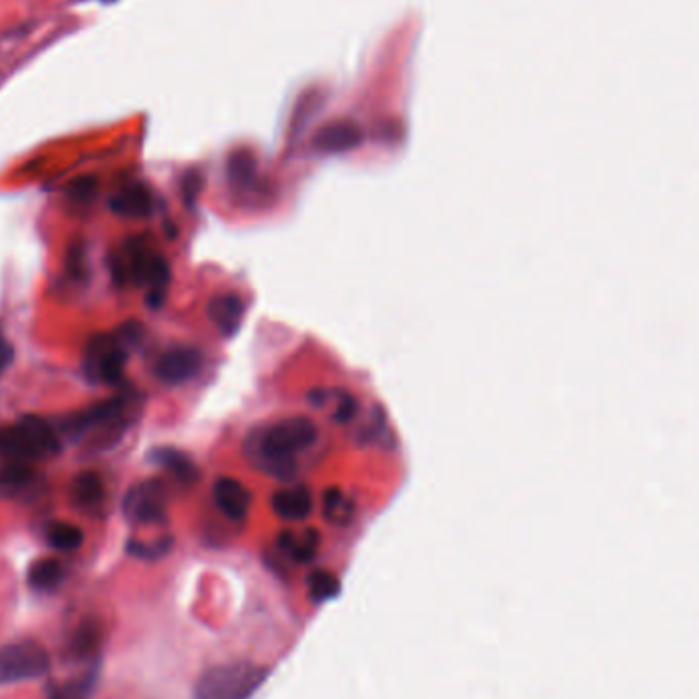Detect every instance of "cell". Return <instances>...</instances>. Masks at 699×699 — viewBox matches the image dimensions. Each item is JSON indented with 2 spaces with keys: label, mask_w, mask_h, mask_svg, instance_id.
<instances>
[{
  "label": "cell",
  "mask_w": 699,
  "mask_h": 699,
  "mask_svg": "<svg viewBox=\"0 0 699 699\" xmlns=\"http://www.w3.org/2000/svg\"><path fill=\"white\" fill-rule=\"evenodd\" d=\"M129 403L131 401H127V397L119 395V397L101 401L97 405H90L88 409H82L72 417H68L62 424V430L72 440H78L86 434H95V430H105L109 440L115 442L127 426L125 417H127Z\"/></svg>",
  "instance_id": "6"
},
{
  "label": "cell",
  "mask_w": 699,
  "mask_h": 699,
  "mask_svg": "<svg viewBox=\"0 0 699 699\" xmlns=\"http://www.w3.org/2000/svg\"><path fill=\"white\" fill-rule=\"evenodd\" d=\"M172 548V538H160L152 544H146V542H137V540H131L127 544V550L137 556V558H148V561H154V558H160L164 556L168 550Z\"/></svg>",
  "instance_id": "26"
},
{
  "label": "cell",
  "mask_w": 699,
  "mask_h": 699,
  "mask_svg": "<svg viewBox=\"0 0 699 699\" xmlns=\"http://www.w3.org/2000/svg\"><path fill=\"white\" fill-rule=\"evenodd\" d=\"M68 270L72 276L82 278L86 272V264H84V250L82 248H74L68 254Z\"/></svg>",
  "instance_id": "30"
},
{
  "label": "cell",
  "mask_w": 699,
  "mask_h": 699,
  "mask_svg": "<svg viewBox=\"0 0 699 699\" xmlns=\"http://www.w3.org/2000/svg\"><path fill=\"white\" fill-rule=\"evenodd\" d=\"M101 644H103V628L99 620L88 618L80 622L78 628L74 630L68 644V652L72 659H78V661H97L101 655Z\"/></svg>",
  "instance_id": "15"
},
{
  "label": "cell",
  "mask_w": 699,
  "mask_h": 699,
  "mask_svg": "<svg viewBox=\"0 0 699 699\" xmlns=\"http://www.w3.org/2000/svg\"><path fill=\"white\" fill-rule=\"evenodd\" d=\"M201 364L203 356L197 348L174 346L158 358L154 372L164 385H182L197 375Z\"/></svg>",
  "instance_id": "9"
},
{
  "label": "cell",
  "mask_w": 699,
  "mask_h": 699,
  "mask_svg": "<svg viewBox=\"0 0 699 699\" xmlns=\"http://www.w3.org/2000/svg\"><path fill=\"white\" fill-rule=\"evenodd\" d=\"M127 346L117 334H101L90 340L84 354V372L92 383L117 385L125 375Z\"/></svg>",
  "instance_id": "7"
},
{
  "label": "cell",
  "mask_w": 699,
  "mask_h": 699,
  "mask_svg": "<svg viewBox=\"0 0 699 699\" xmlns=\"http://www.w3.org/2000/svg\"><path fill=\"white\" fill-rule=\"evenodd\" d=\"M109 207L113 213L131 219L150 217L154 211V197L144 184H131L111 197Z\"/></svg>",
  "instance_id": "14"
},
{
  "label": "cell",
  "mask_w": 699,
  "mask_h": 699,
  "mask_svg": "<svg viewBox=\"0 0 699 699\" xmlns=\"http://www.w3.org/2000/svg\"><path fill=\"white\" fill-rule=\"evenodd\" d=\"M213 501L225 518L233 522H242L250 514L252 493L238 479L221 477L213 485Z\"/></svg>",
  "instance_id": "10"
},
{
  "label": "cell",
  "mask_w": 699,
  "mask_h": 699,
  "mask_svg": "<svg viewBox=\"0 0 699 699\" xmlns=\"http://www.w3.org/2000/svg\"><path fill=\"white\" fill-rule=\"evenodd\" d=\"M227 176L231 186L244 191L256 182L258 176V162L250 150H238L229 156L227 162Z\"/></svg>",
  "instance_id": "20"
},
{
  "label": "cell",
  "mask_w": 699,
  "mask_h": 699,
  "mask_svg": "<svg viewBox=\"0 0 699 699\" xmlns=\"http://www.w3.org/2000/svg\"><path fill=\"white\" fill-rule=\"evenodd\" d=\"M358 411V403L354 397L346 395V393H338V399H336V407L332 411V417L336 419L338 424H346L350 422V419L356 415Z\"/></svg>",
  "instance_id": "28"
},
{
  "label": "cell",
  "mask_w": 699,
  "mask_h": 699,
  "mask_svg": "<svg viewBox=\"0 0 699 699\" xmlns=\"http://www.w3.org/2000/svg\"><path fill=\"white\" fill-rule=\"evenodd\" d=\"M35 479V471L27 462H7V466L0 471V487L7 489L9 493L19 491L21 487L31 485Z\"/></svg>",
  "instance_id": "25"
},
{
  "label": "cell",
  "mask_w": 699,
  "mask_h": 699,
  "mask_svg": "<svg viewBox=\"0 0 699 699\" xmlns=\"http://www.w3.org/2000/svg\"><path fill=\"white\" fill-rule=\"evenodd\" d=\"M72 497L80 507H99L105 499V483L95 471H84L72 483Z\"/></svg>",
  "instance_id": "21"
},
{
  "label": "cell",
  "mask_w": 699,
  "mask_h": 699,
  "mask_svg": "<svg viewBox=\"0 0 699 699\" xmlns=\"http://www.w3.org/2000/svg\"><path fill=\"white\" fill-rule=\"evenodd\" d=\"M362 142V131L354 121L340 119L317 129L313 137L315 150L323 154H344L358 148Z\"/></svg>",
  "instance_id": "11"
},
{
  "label": "cell",
  "mask_w": 699,
  "mask_h": 699,
  "mask_svg": "<svg viewBox=\"0 0 699 699\" xmlns=\"http://www.w3.org/2000/svg\"><path fill=\"white\" fill-rule=\"evenodd\" d=\"M268 677V669L238 661L205 671L195 685V699H252Z\"/></svg>",
  "instance_id": "4"
},
{
  "label": "cell",
  "mask_w": 699,
  "mask_h": 699,
  "mask_svg": "<svg viewBox=\"0 0 699 699\" xmlns=\"http://www.w3.org/2000/svg\"><path fill=\"white\" fill-rule=\"evenodd\" d=\"M64 579V567L56 561V558H39L37 563L31 565L27 581L29 587L35 591H52L56 589Z\"/></svg>",
  "instance_id": "22"
},
{
  "label": "cell",
  "mask_w": 699,
  "mask_h": 699,
  "mask_svg": "<svg viewBox=\"0 0 699 699\" xmlns=\"http://www.w3.org/2000/svg\"><path fill=\"white\" fill-rule=\"evenodd\" d=\"M340 593V579L330 571H315L309 577V595L313 603H325Z\"/></svg>",
  "instance_id": "24"
},
{
  "label": "cell",
  "mask_w": 699,
  "mask_h": 699,
  "mask_svg": "<svg viewBox=\"0 0 699 699\" xmlns=\"http://www.w3.org/2000/svg\"><path fill=\"white\" fill-rule=\"evenodd\" d=\"M58 434L45 419L25 415L17 424L0 430V456L7 462H35L60 454Z\"/></svg>",
  "instance_id": "3"
},
{
  "label": "cell",
  "mask_w": 699,
  "mask_h": 699,
  "mask_svg": "<svg viewBox=\"0 0 699 699\" xmlns=\"http://www.w3.org/2000/svg\"><path fill=\"white\" fill-rule=\"evenodd\" d=\"M317 440V426L311 417L293 415L274 422L264 430H254L244 452L250 462L264 475L278 481H293L297 477V452L307 450Z\"/></svg>",
  "instance_id": "1"
},
{
  "label": "cell",
  "mask_w": 699,
  "mask_h": 699,
  "mask_svg": "<svg viewBox=\"0 0 699 699\" xmlns=\"http://www.w3.org/2000/svg\"><path fill=\"white\" fill-rule=\"evenodd\" d=\"M119 340L125 344V346H137L139 342L144 340L146 336V330H144V325L142 323H137V321H127L123 323L119 332H117Z\"/></svg>",
  "instance_id": "29"
},
{
  "label": "cell",
  "mask_w": 699,
  "mask_h": 699,
  "mask_svg": "<svg viewBox=\"0 0 699 699\" xmlns=\"http://www.w3.org/2000/svg\"><path fill=\"white\" fill-rule=\"evenodd\" d=\"M272 511L285 522H303L313 511V495L305 485H291L272 495Z\"/></svg>",
  "instance_id": "13"
},
{
  "label": "cell",
  "mask_w": 699,
  "mask_h": 699,
  "mask_svg": "<svg viewBox=\"0 0 699 699\" xmlns=\"http://www.w3.org/2000/svg\"><path fill=\"white\" fill-rule=\"evenodd\" d=\"M199 186H201V176L197 172H191V174H186L184 176V193H186V201L193 203L195 201V195L199 191Z\"/></svg>",
  "instance_id": "32"
},
{
  "label": "cell",
  "mask_w": 699,
  "mask_h": 699,
  "mask_svg": "<svg viewBox=\"0 0 699 699\" xmlns=\"http://www.w3.org/2000/svg\"><path fill=\"white\" fill-rule=\"evenodd\" d=\"M246 305L240 295L236 293H225L219 297H213L207 305V315L211 323L217 328V332L225 338H231L233 334H238L240 325L244 321Z\"/></svg>",
  "instance_id": "12"
},
{
  "label": "cell",
  "mask_w": 699,
  "mask_h": 699,
  "mask_svg": "<svg viewBox=\"0 0 699 699\" xmlns=\"http://www.w3.org/2000/svg\"><path fill=\"white\" fill-rule=\"evenodd\" d=\"M111 270L117 283L131 278L135 285L148 287V303L152 307H160L164 303L170 283V266L166 258L156 254L144 238L129 240L125 246V258H115Z\"/></svg>",
  "instance_id": "2"
},
{
  "label": "cell",
  "mask_w": 699,
  "mask_h": 699,
  "mask_svg": "<svg viewBox=\"0 0 699 699\" xmlns=\"http://www.w3.org/2000/svg\"><path fill=\"white\" fill-rule=\"evenodd\" d=\"M278 546L295 563H311L319 550V534L313 528H305L301 532L285 530L278 536Z\"/></svg>",
  "instance_id": "16"
},
{
  "label": "cell",
  "mask_w": 699,
  "mask_h": 699,
  "mask_svg": "<svg viewBox=\"0 0 699 699\" xmlns=\"http://www.w3.org/2000/svg\"><path fill=\"white\" fill-rule=\"evenodd\" d=\"M48 540L56 550L62 552H72L76 548H80V544L84 542V534L78 526L68 524V522H54L48 528Z\"/></svg>",
  "instance_id": "23"
},
{
  "label": "cell",
  "mask_w": 699,
  "mask_h": 699,
  "mask_svg": "<svg viewBox=\"0 0 699 699\" xmlns=\"http://www.w3.org/2000/svg\"><path fill=\"white\" fill-rule=\"evenodd\" d=\"M321 511H323L325 522L344 528V526L352 524V520L356 516V503L342 489L330 487V489H325V493H323Z\"/></svg>",
  "instance_id": "17"
},
{
  "label": "cell",
  "mask_w": 699,
  "mask_h": 699,
  "mask_svg": "<svg viewBox=\"0 0 699 699\" xmlns=\"http://www.w3.org/2000/svg\"><path fill=\"white\" fill-rule=\"evenodd\" d=\"M152 460H154L158 466H162L164 471L172 473V475H174L178 481H182V483H193V481L199 477L193 460H191L189 456H186L184 452H180V450H174V448H158V450L152 452Z\"/></svg>",
  "instance_id": "19"
},
{
  "label": "cell",
  "mask_w": 699,
  "mask_h": 699,
  "mask_svg": "<svg viewBox=\"0 0 699 699\" xmlns=\"http://www.w3.org/2000/svg\"><path fill=\"white\" fill-rule=\"evenodd\" d=\"M99 679V663L90 665L84 673L58 683L50 689V699H88L97 687Z\"/></svg>",
  "instance_id": "18"
},
{
  "label": "cell",
  "mask_w": 699,
  "mask_h": 699,
  "mask_svg": "<svg viewBox=\"0 0 699 699\" xmlns=\"http://www.w3.org/2000/svg\"><path fill=\"white\" fill-rule=\"evenodd\" d=\"M123 514L131 524H166V489L160 481H144L131 487L123 501Z\"/></svg>",
  "instance_id": "8"
},
{
  "label": "cell",
  "mask_w": 699,
  "mask_h": 699,
  "mask_svg": "<svg viewBox=\"0 0 699 699\" xmlns=\"http://www.w3.org/2000/svg\"><path fill=\"white\" fill-rule=\"evenodd\" d=\"M13 358H15L13 346L7 342V338L3 334H0V375H3V372L9 368Z\"/></svg>",
  "instance_id": "31"
},
{
  "label": "cell",
  "mask_w": 699,
  "mask_h": 699,
  "mask_svg": "<svg viewBox=\"0 0 699 699\" xmlns=\"http://www.w3.org/2000/svg\"><path fill=\"white\" fill-rule=\"evenodd\" d=\"M52 657L37 640H19L0 646V685L35 681L48 675Z\"/></svg>",
  "instance_id": "5"
},
{
  "label": "cell",
  "mask_w": 699,
  "mask_h": 699,
  "mask_svg": "<svg viewBox=\"0 0 699 699\" xmlns=\"http://www.w3.org/2000/svg\"><path fill=\"white\" fill-rule=\"evenodd\" d=\"M97 193V180L92 176H82L74 180L68 189V195L78 203H88Z\"/></svg>",
  "instance_id": "27"
}]
</instances>
